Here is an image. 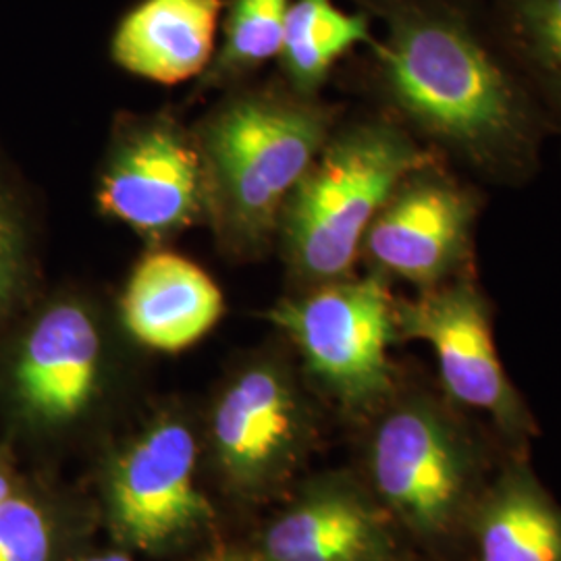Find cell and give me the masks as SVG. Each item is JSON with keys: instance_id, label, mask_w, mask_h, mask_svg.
Listing matches in <instances>:
<instances>
[{"instance_id": "1", "label": "cell", "mask_w": 561, "mask_h": 561, "mask_svg": "<svg viewBox=\"0 0 561 561\" xmlns=\"http://www.w3.org/2000/svg\"><path fill=\"white\" fill-rule=\"evenodd\" d=\"M385 36L362 73L382 113L474 180L522 187L551 123L495 38L482 0H354Z\"/></svg>"}, {"instance_id": "2", "label": "cell", "mask_w": 561, "mask_h": 561, "mask_svg": "<svg viewBox=\"0 0 561 561\" xmlns=\"http://www.w3.org/2000/svg\"><path fill=\"white\" fill-rule=\"evenodd\" d=\"M233 90L192 129L208 181L206 222L229 259L254 261L277 241L285 204L341 117L283 80Z\"/></svg>"}, {"instance_id": "3", "label": "cell", "mask_w": 561, "mask_h": 561, "mask_svg": "<svg viewBox=\"0 0 561 561\" xmlns=\"http://www.w3.org/2000/svg\"><path fill=\"white\" fill-rule=\"evenodd\" d=\"M435 159L385 113L337 121L280 215L277 243L296 291L356 275L382 204L408 173Z\"/></svg>"}, {"instance_id": "4", "label": "cell", "mask_w": 561, "mask_h": 561, "mask_svg": "<svg viewBox=\"0 0 561 561\" xmlns=\"http://www.w3.org/2000/svg\"><path fill=\"white\" fill-rule=\"evenodd\" d=\"M368 470L377 500L426 545H447L468 522L486 486L484 458L460 405L443 389L403 387L377 412Z\"/></svg>"}, {"instance_id": "5", "label": "cell", "mask_w": 561, "mask_h": 561, "mask_svg": "<svg viewBox=\"0 0 561 561\" xmlns=\"http://www.w3.org/2000/svg\"><path fill=\"white\" fill-rule=\"evenodd\" d=\"M391 280L368 273L298 289L264 312L296 347L306 377L343 412L377 414L400 382Z\"/></svg>"}, {"instance_id": "6", "label": "cell", "mask_w": 561, "mask_h": 561, "mask_svg": "<svg viewBox=\"0 0 561 561\" xmlns=\"http://www.w3.org/2000/svg\"><path fill=\"white\" fill-rule=\"evenodd\" d=\"M111 347L99 308L62 291L32 310L2 354L0 391L15 416L36 428L81 421L102 398Z\"/></svg>"}, {"instance_id": "7", "label": "cell", "mask_w": 561, "mask_h": 561, "mask_svg": "<svg viewBox=\"0 0 561 561\" xmlns=\"http://www.w3.org/2000/svg\"><path fill=\"white\" fill-rule=\"evenodd\" d=\"M96 206L148 248L208 221V181L194 129L169 113L123 117L102 161Z\"/></svg>"}, {"instance_id": "8", "label": "cell", "mask_w": 561, "mask_h": 561, "mask_svg": "<svg viewBox=\"0 0 561 561\" xmlns=\"http://www.w3.org/2000/svg\"><path fill=\"white\" fill-rule=\"evenodd\" d=\"M396 327L400 341H421L433 350L443 393L461 410L486 416L505 442L524 445L537 433L503 368L477 271L421 289L414 298H396Z\"/></svg>"}, {"instance_id": "9", "label": "cell", "mask_w": 561, "mask_h": 561, "mask_svg": "<svg viewBox=\"0 0 561 561\" xmlns=\"http://www.w3.org/2000/svg\"><path fill=\"white\" fill-rule=\"evenodd\" d=\"M481 190L442 159L398 183L362 241L368 273L416 291L477 271Z\"/></svg>"}, {"instance_id": "10", "label": "cell", "mask_w": 561, "mask_h": 561, "mask_svg": "<svg viewBox=\"0 0 561 561\" xmlns=\"http://www.w3.org/2000/svg\"><path fill=\"white\" fill-rule=\"evenodd\" d=\"M310 435V405L280 356L243 362L213 405L215 458L222 477L243 495H261L285 481Z\"/></svg>"}, {"instance_id": "11", "label": "cell", "mask_w": 561, "mask_h": 561, "mask_svg": "<svg viewBox=\"0 0 561 561\" xmlns=\"http://www.w3.org/2000/svg\"><path fill=\"white\" fill-rule=\"evenodd\" d=\"M198 443L175 416L152 422L113 460L104 502L111 530L129 549L159 553L201 533L213 505L196 482Z\"/></svg>"}, {"instance_id": "12", "label": "cell", "mask_w": 561, "mask_h": 561, "mask_svg": "<svg viewBox=\"0 0 561 561\" xmlns=\"http://www.w3.org/2000/svg\"><path fill=\"white\" fill-rule=\"evenodd\" d=\"M393 518L345 477L310 484L262 537V561H389Z\"/></svg>"}, {"instance_id": "13", "label": "cell", "mask_w": 561, "mask_h": 561, "mask_svg": "<svg viewBox=\"0 0 561 561\" xmlns=\"http://www.w3.org/2000/svg\"><path fill=\"white\" fill-rule=\"evenodd\" d=\"M221 287L180 252L148 248L121 291L119 319L141 347L180 354L204 340L222 319Z\"/></svg>"}, {"instance_id": "14", "label": "cell", "mask_w": 561, "mask_h": 561, "mask_svg": "<svg viewBox=\"0 0 561 561\" xmlns=\"http://www.w3.org/2000/svg\"><path fill=\"white\" fill-rule=\"evenodd\" d=\"M225 0H140L111 36V59L123 71L175 85L201 78L215 59Z\"/></svg>"}, {"instance_id": "15", "label": "cell", "mask_w": 561, "mask_h": 561, "mask_svg": "<svg viewBox=\"0 0 561 561\" xmlns=\"http://www.w3.org/2000/svg\"><path fill=\"white\" fill-rule=\"evenodd\" d=\"M466 533L477 561H561V507L524 460L486 482Z\"/></svg>"}, {"instance_id": "16", "label": "cell", "mask_w": 561, "mask_h": 561, "mask_svg": "<svg viewBox=\"0 0 561 561\" xmlns=\"http://www.w3.org/2000/svg\"><path fill=\"white\" fill-rule=\"evenodd\" d=\"M370 25L368 13L343 11L335 0H294L277 57L280 80L300 94L319 96L341 60L375 44Z\"/></svg>"}, {"instance_id": "17", "label": "cell", "mask_w": 561, "mask_h": 561, "mask_svg": "<svg viewBox=\"0 0 561 561\" xmlns=\"http://www.w3.org/2000/svg\"><path fill=\"white\" fill-rule=\"evenodd\" d=\"M505 57L561 134V0H482Z\"/></svg>"}, {"instance_id": "18", "label": "cell", "mask_w": 561, "mask_h": 561, "mask_svg": "<svg viewBox=\"0 0 561 561\" xmlns=\"http://www.w3.org/2000/svg\"><path fill=\"white\" fill-rule=\"evenodd\" d=\"M294 0H229L221 48L201 76V90H231L277 59Z\"/></svg>"}, {"instance_id": "19", "label": "cell", "mask_w": 561, "mask_h": 561, "mask_svg": "<svg viewBox=\"0 0 561 561\" xmlns=\"http://www.w3.org/2000/svg\"><path fill=\"white\" fill-rule=\"evenodd\" d=\"M38 275V229L32 208L0 161V337L30 306Z\"/></svg>"}, {"instance_id": "20", "label": "cell", "mask_w": 561, "mask_h": 561, "mask_svg": "<svg viewBox=\"0 0 561 561\" xmlns=\"http://www.w3.org/2000/svg\"><path fill=\"white\" fill-rule=\"evenodd\" d=\"M55 526L38 503L15 493L0 505V561H50Z\"/></svg>"}, {"instance_id": "21", "label": "cell", "mask_w": 561, "mask_h": 561, "mask_svg": "<svg viewBox=\"0 0 561 561\" xmlns=\"http://www.w3.org/2000/svg\"><path fill=\"white\" fill-rule=\"evenodd\" d=\"M15 495V486H13V479L9 477V472L0 466V505L11 500Z\"/></svg>"}, {"instance_id": "22", "label": "cell", "mask_w": 561, "mask_h": 561, "mask_svg": "<svg viewBox=\"0 0 561 561\" xmlns=\"http://www.w3.org/2000/svg\"><path fill=\"white\" fill-rule=\"evenodd\" d=\"M83 561H134L127 553L123 551H106V553H96V556H90Z\"/></svg>"}, {"instance_id": "23", "label": "cell", "mask_w": 561, "mask_h": 561, "mask_svg": "<svg viewBox=\"0 0 561 561\" xmlns=\"http://www.w3.org/2000/svg\"><path fill=\"white\" fill-rule=\"evenodd\" d=\"M204 561H248L245 558H241L238 553H229V551H225V553H219V556H215V558H210V560Z\"/></svg>"}]
</instances>
